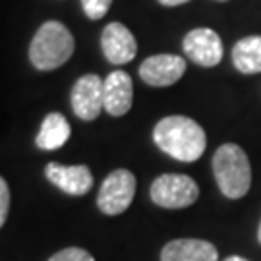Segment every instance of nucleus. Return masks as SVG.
I'll return each instance as SVG.
<instances>
[{"instance_id":"nucleus-1","label":"nucleus","mask_w":261,"mask_h":261,"mask_svg":"<svg viewBox=\"0 0 261 261\" xmlns=\"http://www.w3.org/2000/svg\"><path fill=\"white\" fill-rule=\"evenodd\" d=\"M153 141L163 153L182 163H194L205 153L207 136L196 120L188 116H167L157 122Z\"/></svg>"},{"instance_id":"nucleus-2","label":"nucleus","mask_w":261,"mask_h":261,"mask_svg":"<svg viewBox=\"0 0 261 261\" xmlns=\"http://www.w3.org/2000/svg\"><path fill=\"white\" fill-rule=\"evenodd\" d=\"M74 50L75 41L70 29L56 19H48L37 29V33L31 39L29 60L37 70L50 72V70L64 66L72 58Z\"/></svg>"},{"instance_id":"nucleus-3","label":"nucleus","mask_w":261,"mask_h":261,"mask_svg":"<svg viewBox=\"0 0 261 261\" xmlns=\"http://www.w3.org/2000/svg\"><path fill=\"white\" fill-rule=\"evenodd\" d=\"M213 174L224 197L240 199L252 186V167L244 149L236 143H224L213 155Z\"/></svg>"},{"instance_id":"nucleus-4","label":"nucleus","mask_w":261,"mask_h":261,"mask_svg":"<svg viewBox=\"0 0 261 261\" xmlns=\"http://www.w3.org/2000/svg\"><path fill=\"white\" fill-rule=\"evenodd\" d=\"M149 196L153 203L165 209H184L196 203L199 188L194 178L186 174H161L151 184Z\"/></svg>"},{"instance_id":"nucleus-5","label":"nucleus","mask_w":261,"mask_h":261,"mask_svg":"<svg viewBox=\"0 0 261 261\" xmlns=\"http://www.w3.org/2000/svg\"><path fill=\"white\" fill-rule=\"evenodd\" d=\"M136 176L126 168H116L103 180L97 196V207L109 217L124 213L136 196Z\"/></svg>"},{"instance_id":"nucleus-6","label":"nucleus","mask_w":261,"mask_h":261,"mask_svg":"<svg viewBox=\"0 0 261 261\" xmlns=\"http://www.w3.org/2000/svg\"><path fill=\"white\" fill-rule=\"evenodd\" d=\"M72 109L80 120L91 122L103 111V80L97 74L82 75L72 87Z\"/></svg>"},{"instance_id":"nucleus-7","label":"nucleus","mask_w":261,"mask_h":261,"mask_svg":"<svg viewBox=\"0 0 261 261\" xmlns=\"http://www.w3.org/2000/svg\"><path fill=\"white\" fill-rule=\"evenodd\" d=\"M182 48L192 62L205 68H213L219 64L224 53L221 37L209 28L192 29L182 41Z\"/></svg>"},{"instance_id":"nucleus-8","label":"nucleus","mask_w":261,"mask_h":261,"mask_svg":"<svg viewBox=\"0 0 261 261\" xmlns=\"http://www.w3.org/2000/svg\"><path fill=\"white\" fill-rule=\"evenodd\" d=\"M186 72V60L176 55H155L140 66V77L153 87H168L176 84Z\"/></svg>"},{"instance_id":"nucleus-9","label":"nucleus","mask_w":261,"mask_h":261,"mask_svg":"<svg viewBox=\"0 0 261 261\" xmlns=\"http://www.w3.org/2000/svg\"><path fill=\"white\" fill-rule=\"evenodd\" d=\"M101 48L111 64H128L138 55V43L132 31L120 21H112L103 29Z\"/></svg>"},{"instance_id":"nucleus-10","label":"nucleus","mask_w":261,"mask_h":261,"mask_svg":"<svg viewBox=\"0 0 261 261\" xmlns=\"http://www.w3.org/2000/svg\"><path fill=\"white\" fill-rule=\"evenodd\" d=\"M45 176L56 188L70 196H85L93 188V174L85 165H72L66 167L60 163H48L45 168Z\"/></svg>"},{"instance_id":"nucleus-11","label":"nucleus","mask_w":261,"mask_h":261,"mask_svg":"<svg viewBox=\"0 0 261 261\" xmlns=\"http://www.w3.org/2000/svg\"><path fill=\"white\" fill-rule=\"evenodd\" d=\"M134 85L132 77L122 70L111 72L103 82V107L111 116H124L132 109Z\"/></svg>"},{"instance_id":"nucleus-12","label":"nucleus","mask_w":261,"mask_h":261,"mask_svg":"<svg viewBox=\"0 0 261 261\" xmlns=\"http://www.w3.org/2000/svg\"><path fill=\"white\" fill-rule=\"evenodd\" d=\"M161 261H219V253L213 244L207 240L180 238L163 248Z\"/></svg>"},{"instance_id":"nucleus-13","label":"nucleus","mask_w":261,"mask_h":261,"mask_svg":"<svg viewBox=\"0 0 261 261\" xmlns=\"http://www.w3.org/2000/svg\"><path fill=\"white\" fill-rule=\"evenodd\" d=\"M70 124L66 120L64 114L60 112H48L45 120L41 122V130H39L35 143L39 149L43 151H55L60 149L70 138Z\"/></svg>"},{"instance_id":"nucleus-14","label":"nucleus","mask_w":261,"mask_h":261,"mask_svg":"<svg viewBox=\"0 0 261 261\" xmlns=\"http://www.w3.org/2000/svg\"><path fill=\"white\" fill-rule=\"evenodd\" d=\"M232 62L238 72L250 75L261 72V35L240 39L232 48Z\"/></svg>"},{"instance_id":"nucleus-15","label":"nucleus","mask_w":261,"mask_h":261,"mask_svg":"<svg viewBox=\"0 0 261 261\" xmlns=\"http://www.w3.org/2000/svg\"><path fill=\"white\" fill-rule=\"evenodd\" d=\"M112 0H82V8L89 19H101L109 12Z\"/></svg>"},{"instance_id":"nucleus-16","label":"nucleus","mask_w":261,"mask_h":261,"mask_svg":"<svg viewBox=\"0 0 261 261\" xmlns=\"http://www.w3.org/2000/svg\"><path fill=\"white\" fill-rule=\"evenodd\" d=\"M48 261H95L93 255L84 248H66L55 253Z\"/></svg>"},{"instance_id":"nucleus-17","label":"nucleus","mask_w":261,"mask_h":261,"mask_svg":"<svg viewBox=\"0 0 261 261\" xmlns=\"http://www.w3.org/2000/svg\"><path fill=\"white\" fill-rule=\"evenodd\" d=\"M10 211V188L6 180L0 176V228L6 223V217Z\"/></svg>"},{"instance_id":"nucleus-18","label":"nucleus","mask_w":261,"mask_h":261,"mask_svg":"<svg viewBox=\"0 0 261 261\" xmlns=\"http://www.w3.org/2000/svg\"><path fill=\"white\" fill-rule=\"evenodd\" d=\"M163 6H180V4H186L190 0H159Z\"/></svg>"},{"instance_id":"nucleus-19","label":"nucleus","mask_w":261,"mask_h":261,"mask_svg":"<svg viewBox=\"0 0 261 261\" xmlns=\"http://www.w3.org/2000/svg\"><path fill=\"white\" fill-rule=\"evenodd\" d=\"M224 261H248V259H244L240 255H230V257H226Z\"/></svg>"},{"instance_id":"nucleus-20","label":"nucleus","mask_w":261,"mask_h":261,"mask_svg":"<svg viewBox=\"0 0 261 261\" xmlns=\"http://www.w3.org/2000/svg\"><path fill=\"white\" fill-rule=\"evenodd\" d=\"M257 240H259V244H261V223H259V230H257Z\"/></svg>"}]
</instances>
